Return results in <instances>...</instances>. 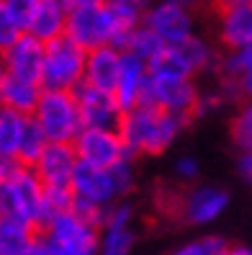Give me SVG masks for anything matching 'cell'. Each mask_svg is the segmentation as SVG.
<instances>
[{
    "mask_svg": "<svg viewBox=\"0 0 252 255\" xmlns=\"http://www.w3.org/2000/svg\"><path fill=\"white\" fill-rule=\"evenodd\" d=\"M3 5L8 8V13L18 23L21 31H28V23H31L34 13L39 8V0H3Z\"/></svg>",
    "mask_w": 252,
    "mask_h": 255,
    "instance_id": "obj_31",
    "label": "cell"
},
{
    "mask_svg": "<svg viewBox=\"0 0 252 255\" xmlns=\"http://www.w3.org/2000/svg\"><path fill=\"white\" fill-rule=\"evenodd\" d=\"M87 52L70 36L47 41L41 65V88L44 91H75L85 80Z\"/></svg>",
    "mask_w": 252,
    "mask_h": 255,
    "instance_id": "obj_4",
    "label": "cell"
},
{
    "mask_svg": "<svg viewBox=\"0 0 252 255\" xmlns=\"http://www.w3.org/2000/svg\"><path fill=\"white\" fill-rule=\"evenodd\" d=\"M183 5H188V8H196L198 3H203V0H180Z\"/></svg>",
    "mask_w": 252,
    "mask_h": 255,
    "instance_id": "obj_42",
    "label": "cell"
},
{
    "mask_svg": "<svg viewBox=\"0 0 252 255\" xmlns=\"http://www.w3.org/2000/svg\"><path fill=\"white\" fill-rule=\"evenodd\" d=\"M219 78H240V75L252 72V44L237 52H224L219 59Z\"/></svg>",
    "mask_w": 252,
    "mask_h": 255,
    "instance_id": "obj_27",
    "label": "cell"
},
{
    "mask_svg": "<svg viewBox=\"0 0 252 255\" xmlns=\"http://www.w3.org/2000/svg\"><path fill=\"white\" fill-rule=\"evenodd\" d=\"M5 75H8V67H5V57H3V52H0V83L5 80Z\"/></svg>",
    "mask_w": 252,
    "mask_h": 255,
    "instance_id": "obj_41",
    "label": "cell"
},
{
    "mask_svg": "<svg viewBox=\"0 0 252 255\" xmlns=\"http://www.w3.org/2000/svg\"><path fill=\"white\" fill-rule=\"evenodd\" d=\"M39 235L47 240L54 255H98L100 248V227L83 219L72 209L52 217Z\"/></svg>",
    "mask_w": 252,
    "mask_h": 255,
    "instance_id": "obj_5",
    "label": "cell"
},
{
    "mask_svg": "<svg viewBox=\"0 0 252 255\" xmlns=\"http://www.w3.org/2000/svg\"><path fill=\"white\" fill-rule=\"evenodd\" d=\"M219 13V44L224 52H237L252 44V3H237Z\"/></svg>",
    "mask_w": 252,
    "mask_h": 255,
    "instance_id": "obj_17",
    "label": "cell"
},
{
    "mask_svg": "<svg viewBox=\"0 0 252 255\" xmlns=\"http://www.w3.org/2000/svg\"><path fill=\"white\" fill-rule=\"evenodd\" d=\"M188 124V116L162 111L150 103H139L121 114L118 134H121L124 147L131 157H147L162 155L168 147H172V142L185 131Z\"/></svg>",
    "mask_w": 252,
    "mask_h": 255,
    "instance_id": "obj_1",
    "label": "cell"
},
{
    "mask_svg": "<svg viewBox=\"0 0 252 255\" xmlns=\"http://www.w3.org/2000/svg\"><path fill=\"white\" fill-rule=\"evenodd\" d=\"M39 237V230L18 219L0 217V255H28Z\"/></svg>",
    "mask_w": 252,
    "mask_h": 255,
    "instance_id": "obj_21",
    "label": "cell"
},
{
    "mask_svg": "<svg viewBox=\"0 0 252 255\" xmlns=\"http://www.w3.org/2000/svg\"><path fill=\"white\" fill-rule=\"evenodd\" d=\"M152 0H103V5L111 10V16L116 23H121L126 28H134L144 21V13L150 8Z\"/></svg>",
    "mask_w": 252,
    "mask_h": 255,
    "instance_id": "obj_26",
    "label": "cell"
},
{
    "mask_svg": "<svg viewBox=\"0 0 252 255\" xmlns=\"http://www.w3.org/2000/svg\"><path fill=\"white\" fill-rule=\"evenodd\" d=\"M232 142L240 152H252V116L242 109L232 122Z\"/></svg>",
    "mask_w": 252,
    "mask_h": 255,
    "instance_id": "obj_30",
    "label": "cell"
},
{
    "mask_svg": "<svg viewBox=\"0 0 252 255\" xmlns=\"http://www.w3.org/2000/svg\"><path fill=\"white\" fill-rule=\"evenodd\" d=\"M211 3L216 5V10H221V8H229V5H237V3H252V0H211Z\"/></svg>",
    "mask_w": 252,
    "mask_h": 255,
    "instance_id": "obj_39",
    "label": "cell"
},
{
    "mask_svg": "<svg viewBox=\"0 0 252 255\" xmlns=\"http://www.w3.org/2000/svg\"><path fill=\"white\" fill-rule=\"evenodd\" d=\"M229 248V243L219 235H206L198 240H190V243L180 245L177 250H172L170 255H221Z\"/></svg>",
    "mask_w": 252,
    "mask_h": 255,
    "instance_id": "obj_28",
    "label": "cell"
},
{
    "mask_svg": "<svg viewBox=\"0 0 252 255\" xmlns=\"http://www.w3.org/2000/svg\"><path fill=\"white\" fill-rule=\"evenodd\" d=\"M28 255H54V253H52V248L47 245V240L39 235V237H36V243H34V248L28 250Z\"/></svg>",
    "mask_w": 252,
    "mask_h": 255,
    "instance_id": "obj_37",
    "label": "cell"
},
{
    "mask_svg": "<svg viewBox=\"0 0 252 255\" xmlns=\"http://www.w3.org/2000/svg\"><path fill=\"white\" fill-rule=\"evenodd\" d=\"M70 188L75 193V199L87 201L93 206H111L113 201L124 199L111 168H98V165H87L80 160H78L75 173H72Z\"/></svg>",
    "mask_w": 252,
    "mask_h": 255,
    "instance_id": "obj_12",
    "label": "cell"
},
{
    "mask_svg": "<svg viewBox=\"0 0 252 255\" xmlns=\"http://www.w3.org/2000/svg\"><path fill=\"white\" fill-rule=\"evenodd\" d=\"M221 255H227V250H224V253H221Z\"/></svg>",
    "mask_w": 252,
    "mask_h": 255,
    "instance_id": "obj_43",
    "label": "cell"
},
{
    "mask_svg": "<svg viewBox=\"0 0 252 255\" xmlns=\"http://www.w3.org/2000/svg\"><path fill=\"white\" fill-rule=\"evenodd\" d=\"M70 8H83V5H95V3H103V0H65Z\"/></svg>",
    "mask_w": 252,
    "mask_h": 255,
    "instance_id": "obj_40",
    "label": "cell"
},
{
    "mask_svg": "<svg viewBox=\"0 0 252 255\" xmlns=\"http://www.w3.org/2000/svg\"><path fill=\"white\" fill-rule=\"evenodd\" d=\"M227 255H252V248H247V245H229Z\"/></svg>",
    "mask_w": 252,
    "mask_h": 255,
    "instance_id": "obj_38",
    "label": "cell"
},
{
    "mask_svg": "<svg viewBox=\"0 0 252 255\" xmlns=\"http://www.w3.org/2000/svg\"><path fill=\"white\" fill-rule=\"evenodd\" d=\"M41 91H44L41 83L23 80V78H16V75H5V80L0 83V103H3V109L31 116L41 98Z\"/></svg>",
    "mask_w": 252,
    "mask_h": 255,
    "instance_id": "obj_20",
    "label": "cell"
},
{
    "mask_svg": "<svg viewBox=\"0 0 252 255\" xmlns=\"http://www.w3.org/2000/svg\"><path fill=\"white\" fill-rule=\"evenodd\" d=\"M49 144V139H47V134L41 131V127L34 122V116H28L26 119V124H23V134H21V142H18V160L23 162V165H31L39 160V155L44 152V147Z\"/></svg>",
    "mask_w": 252,
    "mask_h": 255,
    "instance_id": "obj_24",
    "label": "cell"
},
{
    "mask_svg": "<svg viewBox=\"0 0 252 255\" xmlns=\"http://www.w3.org/2000/svg\"><path fill=\"white\" fill-rule=\"evenodd\" d=\"M221 54L211 47L203 36L193 34L177 44H170L168 52L162 54L150 70H165L172 75H185V78H198L203 72H211L219 67Z\"/></svg>",
    "mask_w": 252,
    "mask_h": 255,
    "instance_id": "obj_9",
    "label": "cell"
},
{
    "mask_svg": "<svg viewBox=\"0 0 252 255\" xmlns=\"http://www.w3.org/2000/svg\"><path fill=\"white\" fill-rule=\"evenodd\" d=\"M21 160L13 157V155H0V181H5V178H10L13 173H16L21 168Z\"/></svg>",
    "mask_w": 252,
    "mask_h": 255,
    "instance_id": "obj_36",
    "label": "cell"
},
{
    "mask_svg": "<svg viewBox=\"0 0 252 255\" xmlns=\"http://www.w3.org/2000/svg\"><path fill=\"white\" fill-rule=\"evenodd\" d=\"M129 34H131V28L116 23L111 10L103 3L70 8L65 36H70L75 44H80L85 52L98 49V47H116L124 52Z\"/></svg>",
    "mask_w": 252,
    "mask_h": 255,
    "instance_id": "obj_2",
    "label": "cell"
},
{
    "mask_svg": "<svg viewBox=\"0 0 252 255\" xmlns=\"http://www.w3.org/2000/svg\"><path fill=\"white\" fill-rule=\"evenodd\" d=\"M0 217L44 227V183L34 168L21 165L10 178L0 181Z\"/></svg>",
    "mask_w": 252,
    "mask_h": 255,
    "instance_id": "obj_3",
    "label": "cell"
},
{
    "mask_svg": "<svg viewBox=\"0 0 252 255\" xmlns=\"http://www.w3.org/2000/svg\"><path fill=\"white\" fill-rule=\"evenodd\" d=\"M147 83H150V65L142 62L134 54L121 52V70H118V80L113 88L118 106L124 111L139 106L144 98V91H147Z\"/></svg>",
    "mask_w": 252,
    "mask_h": 255,
    "instance_id": "obj_16",
    "label": "cell"
},
{
    "mask_svg": "<svg viewBox=\"0 0 252 255\" xmlns=\"http://www.w3.org/2000/svg\"><path fill=\"white\" fill-rule=\"evenodd\" d=\"M142 23L147 28H152L168 47L196 34L193 8L183 5L180 0H152Z\"/></svg>",
    "mask_w": 252,
    "mask_h": 255,
    "instance_id": "obj_10",
    "label": "cell"
},
{
    "mask_svg": "<svg viewBox=\"0 0 252 255\" xmlns=\"http://www.w3.org/2000/svg\"><path fill=\"white\" fill-rule=\"evenodd\" d=\"M0 109H3V103H0Z\"/></svg>",
    "mask_w": 252,
    "mask_h": 255,
    "instance_id": "obj_44",
    "label": "cell"
},
{
    "mask_svg": "<svg viewBox=\"0 0 252 255\" xmlns=\"http://www.w3.org/2000/svg\"><path fill=\"white\" fill-rule=\"evenodd\" d=\"M80 116H83V127H103V129H118L124 109L118 106V101L113 93L93 88L87 83H80L75 91Z\"/></svg>",
    "mask_w": 252,
    "mask_h": 255,
    "instance_id": "obj_13",
    "label": "cell"
},
{
    "mask_svg": "<svg viewBox=\"0 0 252 255\" xmlns=\"http://www.w3.org/2000/svg\"><path fill=\"white\" fill-rule=\"evenodd\" d=\"M134 243H137L134 227H108V230H100L98 255H131Z\"/></svg>",
    "mask_w": 252,
    "mask_h": 255,
    "instance_id": "obj_25",
    "label": "cell"
},
{
    "mask_svg": "<svg viewBox=\"0 0 252 255\" xmlns=\"http://www.w3.org/2000/svg\"><path fill=\"white\" fill-rule=\"evenodd\" d=\"M221 106H227V103H224V98L219 96V91H201L196 106H193V119H206V116H211L214 111H219Z\"/></svg>",
    "mask_w": 252,
    "mask_h": 255,
    "instance_id": "obj_34",
    "label": "cell"
},
{
    "mask_svg": "<svg viewBox=\"0 0 252 255\" xmlns=\"http://www.w3.org/2000/svg\"><path fill=\"white\" fill-rule=\"evenodd\" d=\"M31 168L44 186H70L78 168V152L70 142H49Z\"/></svg>",
    "mask_w": 252,
    "mask_h": 255,
    "instance_id": "obj_14",
    "label": "cell"
},
{
    "mask_svg": "<svg viewBox=\"0 0 252 255\" xmlns=\"http://www.w3.org/2000/svg\"><path fill=\"white\" fill-rule=\"evenodd\" d=\"M124 52L139 57L142 62H147V65H155L157 59L168 52V44L162 41V39L152 31V28H147L144 23H139V26L131 28V34H129V41H126Z\"/></svg>",
    "mask_w": 252,
    "mask_h": 255,
    "instance_id": "obj_22",
    "label": "cell"
},
{
    "mask_svg": "<svg viewBox=\"0 0 252 255\" xmlns=\"http://www.w3.org/2000/svg\"><path fill=\"white\" fill-rule=\"evenodd\" d=\"M21 34H23V31L18 28V23L13 21V16L8 13V8L3 5V0H0V52L8 49Z\"/></svg>",
    "mask_w": 252,
    "mask_h": 255,
    "instance_id": "obj_33",
    "label": "cell"
},
{
    "mask_svg": "<svg viewBox=\"0 0 252 255\" xmlns=\"http://www.w3.org/2000/svg\"><path fill=\"white\" fill-rule=\"evenodd\" d=\"M31 116L49 142L72 144L83 129L80 106L72 91H41V98Z\"/></svg>",
    "mask_w": 252,
    "mask_h": 255,
    "instance_id": "obj_6",
    "label": "cell"
},
{
    "mask_svg": "<svg viewBox=\"0 0 252 255\" xmlns=\"http://www.w3.org/2000/svg\"><path fill=\"white\" fill-rule=\"evenodd\" d=\"M80 162L98 165V168H113L116 162L131 157L124 147V139L118 129H103V127H83L80 134L72 142ZM134 160V157H131Z\"/></svg>",
    "mask_w": 252,
    "mask_h": 255,
    "instance_id": "obj_11",
    "label": "cell"
},
{
    "mask_svg": "<svg viewBox=\"0 0 252 255\" xmlns=\"http://www.w3.org/2000/svg\"><path fill=\"white\" fill-rule=\"evenodd\" d=\"M44 47H47V44H44L41 39H36L34 34L23 31L8 49H3L8 75H16V78H23V80L41 83Z\"/></svg>",
    "mask_w": 252,
    "mask_h": 255,
    "instance_id": "obj_15",
    "label": "cell"
},
{
    "mask_svg": "<svg viewBox=\"0 0 252 255\" xmlns=\"http://www.w3.org/2000/svg\"><path fill=\"white\" fill-rule=\"evenodd\" d=\"M118 70H121V49L116 47H98L87 52L85 59V80L87 85L100 88V91L113 93Z\"/></svg>",
    "mask_w": 252,
    "mask_h": 255,
    "instance_id": "obj_18",
    "label": "cell"
},
{
    "mask_svg": "<svg viewBox=\"0 0 252 255\" xmlns=\"http://www.w3.org/2000/svg\"><path fill=\"white\" fill-rule=\"evenodd\" d=\"M229 209V191L221 186H188L170 199V212L190 227H206L214 224Z\"/></svg>",
    "mask_w": 252,
    "mask_h": 255,
    "instance_id": "obj_7",
    "label": "cell"
},
{
    "mask_svg": "<svg viewBox=\"0 0 252 255\" xmlns=\"http://www.w3.org/2000/svg\"><path fill=\"white\" fill-rule=\"evenodd\" d=\"M172 170H175V175H177V181H180V183L193 186L198 181V175H201V165H198V160L193 155H180L175 160Z\"/></svg>",
    "mask_w": 252,
    "mask_h": 255,
    "instance_id": "obj_32",
    "label": "cell"
},
{
    "mask_svg": "<svg viewBox=\"0 0 252 255\" xmlns=\"http://www.w3.org/2000/svg\"><path fill=\"white\" fill-rule=\"evenodd\" d=\"M67 16H70V5L65 0H39V8L34 13L31 23H28V34H34L44 44L65 36Z\"/></svg>",
    "mask_w": 252,
    "mask_h": 255,
    "instance_id": "obj_19",
    "label": "cell"
},
{
    "mask_svg": "<svg viewBox=\"0 0 252 255\" xmlns=\"http://www.w3.org/2000/svg\"><path fill=\"white\" fill-rule=\"evenodd\" d=\"M237 173L242 175V181L252 186V152H240L237 155Z\"/></svg>",
    "mask_w": 252,
    "mask_h": 255,
    "instance_id": "obj_35",
    "label": "cell"
},
{
    "mask_svg": "<svg viewBox=\"0 0 252 255\" xmlns=\"http://www.w3.org/2000/svg\"><path fill=\"white\" fill-rule=\"evenodd\" d=\"M108 227H134V206L124 199H118L111 206H106L100 230H108Z\"/></svg>",
    "mask_w": 252,
    "mask_h": 255,
    "instance_id": "obj_29",
    "label": "cell"
},
{
    "mask_svg": "<svg viewBox=\"0 0 252 255\" xmlns=\"http://www.w3.org/2000/svg\"><path fill=\"white\" fill-rule=\"evenodd\" d=\"M201 88L196 85V78H185V75H172L165 70H150V83L142 103H150L162 111L188 116L193 122V106L198 101Z\"/></svg>",
    "mask_w": 252,
    "mask_h": 255,
    "instance_id": "obj_8",
    "label": "cell"
},
{
    "mask_svg": "<svg viewBox=\"0 0 252 255\" xmlns=\"http://www.w3.org/2000/svg\"><path fill=\"white\" fill-rule=\"evenodd\" d=\"M23 114H16L10 109H0V155H18V142L26 124Z\"/></svg>",
    "mask_w": 252,
    "mask_h": 255,
    "instance_id": "obj_23",
    "label": "cell"
}]
</instances>
